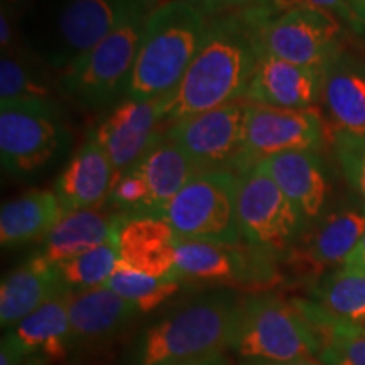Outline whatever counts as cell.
I'll list each match as a JSON object with an SVG mask.
<instances>
[{"mask_svg": "<svg viewBox=\"0 0 365 365\" xmlns=\"http://www.w3.org/2000/svg\"><path fill=\"white\" fill-rule=\"evenodd\" d=\"M257 61L259 48L249 12L213 17L186 75L173 93L163 97L164 124L244 100Z\"/></svg>", "mask_w": 365, "mask_h": 365, "instance_id": "1", "label": "cell"}, {"mask_svg": "<svg viewBox=\"0 0 365 365\" xmlns=\"http://www.w3.org/2000/svg\"><path fill=\"white\" fill-rule=\"evenodd\" d=\"M242 301L235 289L227 287L181 301L132 336L122 365H180L225 354L234 339Z\"/></svg>", "mask_w": 365, "mask_h": 365, "instance_id": "2", "label": "cell"}, {"mask_svg": "<svg viewBox=\"0 0 365 365\" xmlns=\"http://www.w3.org/2000/svg\"><path fill=\"white\" fill-rule=\"evenodd\" d=\"M207 14L190 0H168L145 17L125 98L156 100L176 90L202 48Z\"/></svg>", "mask_w": 365, "mask_h": 365, "instance_id": "3", "label": "cell"}, {"mask_svg": "<svg viewBox=\"0 0 365 365\" xmlns=\"http://www.w3.org/2000/svg\"><path fill=\"white\" fill-rule=\"evenodd\" d=\"M117 24L78 61L59 73V90L85 108L107 107L125 97L148 11L118 4Z\"/></svg>", "mask_w": 365, "mask_h": 365, "instance_id": "4", "label": "cell"}, {"mask_svg": "<svg viewBox=\"0 0 365 365\" xmlns=\"http://www.w3.org/2000/svg\"><path fill=\"white\" fill-rule=\"evenodd\" d=\"M230 352L240 360L282 364L318 359L319 344L293 301L266 291L242 301Z\"/></svg>", "mask_w": 365, "mask_h": 365, "instance_id": "5", "label": "cell"}, {"mask_svg": "<svg viewBox=\"0 0 365 365\" xmlns=\"http://www.w3.org/2000/svg\"><path fill=\"white\" fill-rule=\"evenodd\" d=\"M254 22L259 54L325 70L339 59L341 26L336 17L303 2L279 12L272 4L245 9Z\"/></svg>", "mask_w": 365, "mask_h": 365, "instance_id": "6", "label": "cell"}, {"mask_svg": "<svg viewBox=\"0 0 365 365\" xmlns=\"http://www.w3.org/2000/svg\"><path fill=\"white\" fill-rule=\"evenodd\" d=\"M178 274L185 284L266 293L281 281L279 257L252 245L178 239Z\"/></svg>", "mask_w": 365, "mask_h": 365, "instance_id": "7", "label": "cell"}, {"mask_svg": "<svg viewBox=\"0 0 365 365\" xmlns=\"http://www.w3.org/2000/svg\"><path fill=\"white\" fill-rule=\"evenodd\" d=\"M237 188L239 176L234 173H198L164 205L158 218L178 239L239 244L244 240L237 223Z\"/></svg>", "mask_w": 365, "mask_h": 365, "instance_id": "8", "label": "cell"}, {"mask_svg": "<svg viewBox=\"0 0 365 365\" xmlns=\"http://www.w3.org/2000/svg\"><path fill=\"white\" fill-rule=\"evenodd\" d=\"M237 223L245 244L282 259L307 228V220L257 163L239 175Z\"/></svg>", "mask_w": 365, "mask_h": 365, "instance_id": "9", "label": "cell"}, {"mask_svg": "<svg viewBox=\"0 0 365 365\" xmlns=\"http://www.w3.org/2000/svg\"><path fill=\"white\" fill-rule=\"evenodd\" d=\"M66 139L56 102L0 107V161L11 176L36 175L56 156Z\"/></svg>", "mask_w": 365, "mask_h": 365, "instance_id": "10", "label": "cell"}, {"mask_svg": "<svg viewBox=\"0 0 365 365\" xmlns=\"http://www.w3.org/2000/svg\"><path fill=\"white\" fill-rule=\"evenodd\" d=\"M245 108L247 102H235L186 117L168 127L166 135L202 173L228 171L239 176L252 168L244 148Z\"/></svg>", "mask_w": 365, "mask_h": 365, "instance_id": "11", "label": "cell"}, {"mask_svg": "<svg viewBox=\"0 0 365 365\" xmlns=\"http://www.w3.org/2000/svg\"><path fill=\"white\" fill-rule=\"evenodd\" d=\"M139 308L113 293L110 287L97 286L73 291L70 303V365H86L110 350L140 317Z\"/></svg>", "mask_w": 365, "mask_h": 365, "instance_id": "12", "label": "cell"}, {"mask_svg": "<svg viewBox=\"0 0 365 365\" xmlns=\"http://www.w3.org/2000/svg\"><path fill=\"white\" fill-rule=\"evenodd\" d=\"M118 12L115 0H63L48 38L31 53L48 68L63 73L110 33Z\"/></svg>", "mask_w": 365, "mask_h": 365, "instance_id": "13", "label": "cell"}, {"mask_svg": "<svg viewBox=\"0 0 365 365\" xmlns=\"http://www.w3.org/2000/svg\"><path fill=\"white\" fill-rule=\"evenodd\" d=\"M327 130L318 108H281L247 103L244 148L250 166L289 150L318 153Z\"/></svg>", "mask_w": 365, "mask_h": 365, "instance_id": "14", "label": "cell"}, {"mask_svg": "<svg viewBox=\"0 0 365 365\" xmlns=\"http://www.w3.org/2000/svg\"><path fill=\"white\" fill-rule=\"evenodd\" d=\"M365 234V208L346 207L318 218L282 259L299 276L317 282L346 262Z\"/></svg>", "mask_w": 365, "mask_h": 365, "instance_id": "15", "label": "cell"}, {"mask_svg": "<svg viewBox=\"0 0 365 365\" xmlns=\"http://www.w3.org/2000/svg\"><path fill=\"white\" fill-rule=\"evenodd\" d=\"M163 98L139 100L125 98L90 132L102 145L115 168L117 175L129 170L150 149L163 132Z\"/></svg>", "mask_w": 365, "mask_h": 365, "instance_id": "16", "label": "cell"}, {"mask_svg": "<svg viewBox=\"0 0 365 365\" xmlns=\"http://www.w3.org/2000/svg\"><path fill=\"white\" fill-rule=\"evenodd\" d=\"M323 70L259 54L244 102L281 108H309L322 95Z\"/></svg>", "mask_w": 365, "mask_h": 365, "instance_id": "17", "label": "cell"}, {"mask_svg": "<svg viewBox=\"0 0 365 365\" xmlns=\"http://www.w3.org/2000/svg\"><path fill=\"white\" fill-rule=\"evenodd\" d=\"M117 240L120 261L134 271L156 279L180 277L176 266L178 235L163 218L122 217Z\"/></svg>", "mask_w": 365, "mask_h": 365, "instance_id": "18", "label": "cell"}, {"mask_svg": "<svg viewBox=\"0 0 365 365\" xmlns=\"http://www.w3.org/2000/svg\"><path fill=\"white\" fill-rule=\"evenodd\" d=\"M66 289L70 287L63 281L58 264H53L36 252L2 277L0 325L11 330Z\"/></svg>", "mask_w": 365, "mask_h": 365, "instance_id": "19", "label": "cell"}, {"mask_svg": "<svg viewBox=\"0 0 365 365\" xmlns=\"http://www.w3.org/2000/svg\"><path fill=\"white\" fill-rule=\"evenodd\" d=\"M115 180L117 171L110 158L88 134L85 144L58 176L53 191L61 203L63 213L98 208L108 200Z\"/></svg>", "mask_w": 365, "mask_h": 365, "instance_id": "20", "label": "cell"}, {"mask_svg": "<svg viewBox=\"0 0 365 365\" xmlns=\"http://www.w3.org/2000/svg\"><path fill=\"white\" fill-rule=\"evenodd\" d=\"M261 164L307 223L322 217L328 200V180L317 153L289 150L266 158Z\"/></svg>", "mask_w": 365, "mask_h": 365, "instance_id": "21", "label": "cell"}, {"mask_svg": "<svg viewBox=\"0 0 365 365\" xmlns=\"http://www.w3.org/2000/svg\"><path fill=\"white\" fill-rule=\"evenodd\" d=\"M129 170L140 178L148 191L145 217H158L164 205L170 202L191 178L202 173L193 159L180 145L173 143L166 132H163V135L150 145L148 153Z\"/></svg>", "mask_w": 365, "mask_h": 365, "instance_id": "22", "label": "cell"}, {"mask_svg": "<svg viewBox=\"0 0 365 365\" xmlns=\"http://www.w3.org/2000/svg\"><path fill=\"white\" fill-rule=\"evenodd\" d=\"M122 217L124 215L115 212L105 213L100 208L63 213L53 230L46 235L38 254L53 264L70 261L112 239L117 234Z\"/></svg>", "mask_w": 365, "mask_h": 365, "instance_id": "23", "label": "cell"}, {"mask_svg": "<svg viewBox=\"0 0 365 365\" xmlns=\"http://www.w3.org/2000/svg\"><path fill=\"white\" fill-rule=\"evenodd\" d=\"M71 296V289L63 291L9 330L31 357H41L48 364L68 360Z\"/></svg>", "mask_w": 365, "mask_h": 365, "instance_id": "24", "label": "cell"}, {"mask_svg": "<svg viewBox=\"0 0 365 365\" xmlns=\"http://www.w3.org/2000/svg\"><path fill=\"white\" fill-rule=\"evenodd\" d=\"M293 304L312 328L319 344L323 365H365V327L339 318L317 301L293 298Z\"/></svg>", "mask_w": 365, "mask_h": 365, "instance_id": "25", "label": "cell"}, {"mask_svg": "<svg viewBox=\"0 0 365 365\" xmlns=\"http://www.w3.org/2000/svg\"><path fill=\"white\" fill-rule=\"evenodd\" d=\"M63 217V208L54 191L31 190L4 203L0 210L2 247H19L46 239Z\"/></svg>", "mask_w": 365, "mask_h": 365, "instance_id": "26", "label": "cell"}, {"mask_svg": "<svg viewBox=\"0 0 365 365\" xmlns=\"http://www.w3.org/2000/svg\"><path fill=\"white\" fill-rule=\"evenodd\" d=\"M322 98L339 129L357 132L365 127V76L340 65L323 70Z\"/></svg>", "mask_w": 365, "mask_h": 365, "instance_id": "27", "label": "cell"}, {"mask_svg": "<svg viewBox=\"0 0 365 365\" xmlns=\"http://www.w3.org/2000/svg\"><path fill=\"white\" fill-rule=\"evenodd\" d=\"M312 298L335 317L365 327V274L346 266L323 274Z\"/></svg>", "mask_w": 365, "mask_h": 365, "instance_id": "28", "label": "cell"}, {"mask_svg": "<svg viewBox=\"0 0 365 365\" xmlns=\"http://www.w3.org/2000/svg\"><path fill=\"white\" fill-rule=\"evenodd\" d=\"M107 287L113 293L134 303L139 312L145 314L158 309L168 299L173 298L178 291L185 286L180 277H170V279H156V277L145 276L137 272L122 261H118L115 271L112 272L110 279L107 281Z\"/></svg>", "mask_w": 365, "mask_h": 365, "instance_id": "29", "label": "cell"}, {"mask_svg": "<svg viewBox=\"0 0 365 365\" xmlns=\"http://www.w3.org/2000/svg\"><path fill=\"white\" fill-rule=\"evenodd\" d=\"M54 102L51 86L34 71L21 54L2 53L0 59V107L21 103Z\"/></svg>", "mask_w": 365, "mask_h": 365, "instance_id": "30", "label": "cell"}, {"mask_svg": "<svg viewBox=\"0 0 365 365\" xmlns=\"http://www.w3.org/2000/svg\"><path fill=\"white\" fill-rule=\"evenodd\" d=\"M118 232V230H117ZM120 261L117 234L98 247L58 264L63 281L73 291L105 286Z\"/></svg>", "mask_w": 365, "mask_h": 365, "instance_id": "31", "label": "cell"}, {"mask_svg": "<svg viewBox=\"0 0 365 365\" xmlns=\"http://www.w3.org/2000/svg\"><path fill=\"white\" fill-rule=\"evenodd\" d=\"M331 144L346 181L365 203V135L336 129Z\"/></svg>", "mask_w": 365, "mask_h": 365, "instance_id": "32", "label": "cell"}, {"mask_svg": "<svg viewBox=\"0 0 365 365\" xmlns=\"http://www.w3.org/2000/svg\"><path fill=\"white\" fill-rule=\"evenodd\" d=\"M307 2L322 9V11L331 14L333 17H336L341 22H346L350 29H354L355 33L360 34L357 16H355L352 6H350V0H307Z\"/></svg>", "mask_w": 365, "mask_h": 365, "instance_id": "33", "label": "cell"}, {"mask_svg": "<svg viewBox=\"0 0 365 365\" xmlns=\"http://www.w3.org/2000/svg\"><path fill=\"white\" fill-rule=\"evenodd\" d=\"M269 2H272V0H196L193 4L198 9H202L205 14H218L225 11L240 12Z\"/></svg>", "mask_w": 365, "mask_h": 365, "instance_id": "34", "label": "cell"}, {"mask_svg": "<svg viewBox=\"0 0 365 365\" xmlns=\"http://www.w3.org/2000/svg\"><path fill=\"white\" fill-rule=\"evenodd\" d=\"M29 359L31 355L24 345L14 336L12 331H7L0 344V365H24Z\"/></svg>", "mask_w": 365, "mask_h": 365, "instance_id": "35", "label": "cell"}, {"mask_svg": "<svg viewBox=\"0 0 365 365\" xmlns=\"http://www.w3.org/2000/svg\"><path fill=\"white\" fill-rule=\"evenodd\" d=\"M14 39H16V33H14L11 11H9V7L2 6V14H0V46H2V53L12 51Z\"/></svg>", "mask_w": 365, "mask_h": 365, "instance_id": "36", "label": "cell"}, {"mask_svg": "<svg viewBox=\"0 0 365 365\" xmlns=\"http://www.w3.org/2000/svg\"><path fill=\"white\" fill-rule=\"evenodd\" d=\"M344 266L355 269V271H360L365 274V234L362 237V240L359 242V245L355 247V250L350 254V257L346 259V262Z\"/></svg>", "mask_w": 365, "mask_h": 365, "instance_id": "37", "label": "cell"}, {"mask_svg": "<svg viewBox=\"0 0 365 365\" xmlns=\"http://www.w3.org/2000/svg\"><path fill=\"white\" fill-rule=\"evenodd\" d=\"M180 365H232V360L227 357V354H215V355H208V357L191 360V362H185Z\"/></svg>", "mask_w": 365, "mask_h": 365, "instance_id": "38", "label": "cell"}, {"mask_svg": "<svg viewBox=\"0 0 365 365\" xmlns=\"http://www.w3.org/2000/svg\"><path fill=\"white\" fill-rule=\"evenodd\" d=\"M239 365H323L318 359H304V360H296V362H262V360H240Z\"/></svg>", "mask_w": 365, "mask_h": 365, "instance_id": "39", "label": "cell"}, {"mask_svg": "<svg viewBox=\"0 0 365 365\" xmlns=\"http://www.w3.org/2000/svg\"><path fill=\"white\" fill-rule=\"evenodd\" d=\"M355 16H357L360 34H365V0H350Z\"/></svg>", "mask_w": 365, "mask_h": 365, "instance_id": "40", "label": "cell"}, {"mask_svg": "<svg viewBox=\"0 0 365 365\" xmlns=\"http://www.w3.org/2000/svg\"><path fill=\"white\" fill-rule=\"evenodd\" d=\"M115 2L117 4H130V6H137L148 12H150L153 9H156L159 6L158 0H115Z\"/></svg>", "mask_w": 365, "mask_h": 365, "instance_id": "41", "label": "cell"}, {"mask_svg": "<svg viewBox=\"0 0 365 365\" xmlns=\"http://www.w3.org/2000/svg\"><path fill=\"white\" fill-rule=\"evenodd\" d=\"M24 365H48V362L41 357H31Z\"/></svg>", "mask_w": 365, "mask_h": 365, "instance_id": "42", "label": "cell"}, {"mask_svg": "<svg viewBox=\"0 0 365 365\" xmlns=\"http://www.w3.org/2000/svg\"><path fill=\"white\" fill-rule=\"evenodd\" d=\"M357 134H364V135H365V127H364V129H360V130H357Z\"/></svg>", "mask_w": 365, "mask_h": 365, "instance_id": "43", "label": "cell"}]
</instances>
